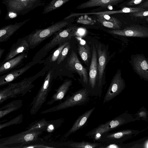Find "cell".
<instances>
[{"instance_id": "1", "label": "cell", "mask_w": 148, "mask_h": 148, "mask_svg": "<svg viewBox=\"0 0 148 148\" xmlns=\"http://www.w3.org/2000/svg\"><path fill=\"white\" fill-rule=\"evenodd\" d=\"M67 20L58 22L45 28L36 29L27 36L26 38L30 48L35 47L46 38L68 25L69 22Z\"/></svg>"}, {"instance_id": "2", "label": "cell", "mask_w": 148, "mask_h": 148, "mask_svg": "<svg viewBox=\"0 0 148 148\" xmlns=\"http://www.w3.org/2000/svg\"><path fill=\"white\" fill-rule=\"evenodd\" d=\"M34 78V77L25 78L19 82L9 84L7 87L1 90L0 102L2 103L10 98L24 95L34 86L32 83Z\"/></svg>"}, {"instance_id": "3", "label": "cell", "mask_w": 148, "mask_h": 148, "mask_svg": "<svg viewBox=\"0 0 148 148\" xmlns=\"http://www.w3.org/2000/svg\"><path fill=\"white\" fill-rule=\"evenodd\" d=\"M90 96L86 88H81L68 97L63 102L53 107L43 111L41 113L56 111L77 106L85 104L89 101Z\"/></svg>"}, {"instance_id": "4", "label": "cell", "mask_w": 148, "mask_h": 148, "mask_svg": "<svg viewBox=\"0 0 148 148\" xmlns=\"http://www.w3.org/2000/svg\"><path fill=\"white\" fill-rule=\"evenodd\" d=\"M54 75V70L50 69L45 76L41 87L31 103L32 107L30 111L31 114H36L45 102L50 90Z\"/></svg>"}, {"instance_id": "5", "label": "cell", "mask_w": 148, "mask_h": 148, "mask_svg": "<svg viewBox=\"0 0 148 148\" xmlns=\"http://www.w3.org/2000/svg\"><path fill=\"white\" fill-rule=\"evenodd\" d=\"M127 115L123 113L101 124L97 127L90 131L86 136L98 140L104 134L109 133L111 130L127 122Z\"/></svg>"}, {"instance_id": "6", "label": "cell", "mask_w": 148, "mask_h": 148, "mask_svg": "<svg viewBox=\"0 0 148 148\" xmlns=\"http://www.w3.org/2000/svg\"><path fill=\"white\" fill-rule=\"evenodd\" d=\"M44 0H3L2 3L7 11H12L19 15L27 14L36 8L43 5Z\"/></svg>"}, {"instance_id": "7", "label": "cell", "mask_w": 148, "mask_h": 148, "mask_svg": "<svg viewBox=\"0 0 148 148\" xmlns=\"http://www.w3.org/2000/svg\"><path fill=\"white\" fill-rule=\"evenodd\" d=\"M108 32L124 37L148 38V26L136 23H132L123 29H112Z\"/></svg>"}, {"instance_id": "8", "label": "cell", "mask_w": 148, "mask_h": 148, "mask_svg": "<svg viewBox=\"0 0 148 148\" xmlns=\"http://www.w3.org/2000/svg\"><path fill=\"white\" fill-rule=\"evenodd\" d=\"M42 132V130H28L11 136L1 139L0 147L7 145L18 143L21 144V146L24 144L36 140L38 136Z\"/></svg>"}, {"instance_id": "9", "label": "cell", "mask_w": 148, "mask_h": 148, "mask_svg": "<svg viewBox=\"0 0 148 148\" xmlns=\"http://www.w3.org/2000/svg\"><path fill=\"white\" fill-rule=\"evenodd\" d=\"M78 28L76 27H70L61 32L56 33L52 39L47 43L40 51V53H46L48 51L58 45L69 42L77 33Z\"/></svg>"}, {"instance_id": "10", "label": "cell", "mask_w": 148, "mask_h": 148, "mask_svg": "<svg viewBox=\"0 0 148 148\" xmlns=\"http://www.w3.org/2000/svg\"><path fill=\"white\" fill-rule=\"evenodd\" d=\"M125 87V81L121 76V70L119 69L112 79L104 97L103 103L112 100L121 92Z\"/></svg>"}, {"instance_id": "11", "label": "cell", "mask_w": 148, "mask_h": 148, "mask_svg": "<svg viewBox=\"0 0 148 148\" xmlns=\"http://www.w3.org/2000/svg\"><path fill=\"white\" fill-rule=\"evenodd\" d=\"M129 62L140 78L148 82V58L143 54H132Z\"/></svg>"}, {"instance_id": "12", "label": "cell", "mask_w": 148, "mask_h": 148, "mask_svg": "<svg viewBox=\"0 0 148 148\" xmlns=\"http://www.w3.org/2000/svg\"><path fill=\"white\" fill-rule=\"evenodd\" d=\"M66 66L69 69L77 72L85 84L88 85V81L87 70L82 65L76 53L73 50L72 51L68 58Z\"/></svg>"}, {"instance_id": "13", "label": "cell", "mask_w": 148, "mask_h": 148, "mask_svg": "<svg viewBox=\"0 0 148 148\" xmlns=\"http://www.w3.org/2000/svg\"><path fill=\"white\" fill-rule=\"evenodd\" d=\"M30 48L26 38H20L14 43L0 64H2L23 52H27Z\"/></svg>"}, {"instance_id": "14", "label": "cell", "mask_w": 148, "mask_h": 148, "mask_svg": "<svg viewBox=\"0 0 148 148\" xmlns=\"http://www.w3.org/2000/svg\"><path fill=\"white\" fill-rule=\"evenodd\" d=\"M27 56V52H23L16 57L0 64L1 75L8 73L19 66Z\"/></svg>"}, {"instance_id": "15", "label": "cell", "mask_w": 148, "mask_h": 148, "mask_svg": "<svg viewBox=\"0 0 148 148\" xmlns=\"http://www.w3.org/2000/svg\"><path fill=\"white\" fill-rule=\"evenodd\" d=\"M31 18L20 22L10 24L2 27L0 29V42L7 41L21 27L28 22Z\"/></svg>"}, {"instance_id": "16", "label": "cell", "mask_w": 148, "mask_h": 148, "mask_svg": "<svg viewBox=\"0 0 148 148\" xmlns=\"http://www.w3.org/2000/svg\"><path fill=\"white\" fill-rule=\"evenodd\" d=\"M34 64L33 62H30L23 68L12 71L1 76L0 77V86H3L14 80L29 69Z\"/></svg>"}, {"instance_id": "17", "label": "cell", "mask_w": 148, "mask_h": 148, "mask_svg": "<svg viewBox=\"0 0 148 148\" xmlns=\"http://www.w3.org/2000/svg\"><path fill=\"white\" fill-rule=\"evenodd\" d=\"M97 21L105 27L113 29H121L127 25H123L117 18L107 14L98 15Z\"/></svg>"}, {"instance_id": "18", "label": "cell", "mask_w": 148, "mask_h": 148, "mask_svg": "<svg viewBox=\"0 0 148 148\" xmlns=\"http://www.w3.org/2000/svg\"><path fill=\"white\" fill-rule=\"evenodd\" d=\"M97 50L98 58V84L101 89L102 78L106 63L107 54L105 49H102L100 45L97 46Z\"/></svg>"}, {"instance_id": "19", "label": "cell", "mask_w": 148, "mask_h": 148, "mask_svg": "<svg viewBox=\"0 0 148 148\" xmlns=\"http://www.w3.org/2000/svg\"><path fill=\"white\" fill-rule=\"evenodd\" d=\"M125 0H88L78 5L76 8L83 9L92 7L100 6L106 7L109 6L116 5Z\"/></svg>"}, {"instance_id": "20", "label": "cell", "mask_w": 148, "mask_h": 148, "mask_svg": "<svg viewBox=\"0 0 148 148\" xmlns=\"http://www.w3.org/2000/svg\"><path fill=\"white\" fill-rule=\"evenodd\" d=\"M95 107L86 111L77 118L71 129L65 134L64 137L67 138L70 135L75 132L77 131L82 127L87 122L91 115L94 111Z\"/></svg>"}, {"instance_id": "21", "label": "cell", "mask_w": 148, "mask_h": 148, "mask_svg": "<svg viewBox=\"0 0 148 148\" xmlns=\"http://www.w3.org/2000/svg\"><path fill=\"white\" fill-rule=\"evenodd\" d=\"M140 8L137 7H122L120 10L116 11H105L101 12H89L86 13H71L69 15L65 18V19H68L70 18L75 16H77L85 15L90 14H107L110 15L115 14H128L138 12L141 11Z\"/></svg>"}, {"instance_id": "22", "label": "cell", "mask_w": 148, "mask_h": 148, "mask_svg": "<svg viewBox=\"0 0 148 148\" xmlns=\"http://www.w3.org/2000/svg\"><path fill=\"white\" fill-rule=\"evenodd\" d=\"M72 82L71 79L65 81L56 90V92L53 95L47 104L50 105L54 102L63 99L72 85Z\"/></svg>"}, {"instance_id": "23", "label": "cell", "mask_w": 148, "mask_h": 148, "mask_svg": "<svg viewBox=\"0 0 148 148\" xmlns=\"http://www.w3.org/2000/svg\"><path fill=\"white\" fill-rule=\"evenodd\" d=\"M61 145V146L71 148H100L103 145L101 143H90L85 141L80 142L68 141Z\"/></svg>"}, {"instance_id": "24", "label": "cell", "mask_w": 148, "mask_h": 148, "mask_svg": "<svg viewBox=\"0 0 148 148\" xmlns=\"http://www.w3.org/2000/svg\"><path fill=\"white\" fill-rule=\"evenodd\" d=\"M22 105V101L18 100L11 101L0 108V118L18 109Z\"/></svg>"}, {"instance_id": "25", "label": "cell", "mask_w": 148, "mask_h": 148, "mask_svg": "<svg viewBox=\"0 0 148 148\" xmlns=\"http://www.w3.org/2000/svg\"><path fill=\"white\" fill-rule=\"evenodd\" d=\"M70 0H51L44 8L43 14H47L56 10Z\"/></svg>"}, {"instance_id": "26", "label": "cell", "mask_w": 148, "mask_h": 148, "mask_svg": "<svg viewBox=\"0 0 148 148\" xmlns=\"http://www.w3.org/2000/svg\"><path fill=\"white\" fill-rule=\"evenodd\" d=\"M78 50L81 58L86 64H87L90 55L89 47L87 44H80L78 45Z\"/></svg>"}, {"instance_id": "27", "label": "cell", "mask_w": 148, "mask_h": 148, "mask_svg": "<svg viewBox=\"0 0 148 148\" xmlns=\"http://www.w3.org/2000/svg\"><path fill=\"white\" fill-rule=\"evenodd\" d=\"M69 42H67L59 45V47L46 59L47 62L51 63L57 60L61 52Z\"/></svg>"}, {"instance_id": "28", "label": "cell", "mask_w": 148, "mask_h": 148, "mask_svg": "<svg viewBox=\"0 0 148 148\" xmlns=\"http://www.w3.org/2000/svg\"><path fill=\"white\" fill-rule=\"evenodd\" d=\"M48 122L45 120L40 121L34 125H32L29 127L28 130H42L45 127L48 126Z\"/></svg>"}, {"instance_id": "29", "label": "cell", "mask_w": 148, "mask_h": 148, "mask_svg": "<svg viewBox=\"0 0 148 148\" xmlns=\"http://www.w3.org/2000/svg\"><path fill=\"white\" fill-rule=\"evenodd\" d=\"M147 0H127L121 4L122 7H134L144 2Z\"/></svg>"}, {"instance_id": "30", "label": "cell", "mask_w": 148, "mask_h": 148, "mask_svg": "<svg viewBox=\"0 0 148 148\" xmlns=\"http://www.w3.org/2000/svg\"><path fill=\"white\" fill-rule=\"evenodd\" d=\"M71 48L70 42L63 49L60 54L57 60L58 64H60L66 57Z\"/></svg>"}, {"instance_id": "31", "label": "cell", "mask_w": 148, "mask_h": 148, "mask_svg": "<svg viewBox=\"0 0 148 148\" xmlns=\"http://www.w3.org/2000/svg\"><path fill=\"white\" fill-rule=\"evenodd\" d=\"M23 115L20 114L13 119L12 120L2 124L0 125V129L12 125L17 124L21 123L22 121Z\"/></svg>"}, {"instance_id": "32", "label": "cell", "mask_w": 148, "mask_h": 148, "mask_svg": "<svg viewBox=\"0 0 148 148\" xmlns=\"http://www.w3.org/2000/svg\"><path fill=\"white\" fill-rule=\"evenodd\" d=\"M129 21L131 23H136L148 26V16L140 17L130 18Z\"/></svg>"}, {"instance_id": "33", "label": "cell", "mask_w": 148, "mask_h": 148, "mask_svg": "<svg viewBox=\"0 0 148 148\" xmlns=\"http://www.w3.org/2000/svg\"><path fill=\"white\" fill-rule=\"evenodd\" d=\"M125 14L128 15V18L147 17L148 16V9L138 12Z\"/></svg>"}, {"instance_id": "34", "label": "cell", "mask_w": 148, "mask_h": 148, "mask_svg": "<svg viewBox=\"0 0 148 148\" xmlns=\"http://www.w3.org/2000/svg\"><path fill=\"white\" fill-rule=\"evenodd\" d=\"M18 14L12 11H7V12L5 19L6 20H10L14 19L17 17Z\"/></svg>"}, {"instance_id": "35", "label": "cell", "mask_w": 148, "mask_h": 148, "mask_svg": "<svg viewBox=\"0 0 148 148\" xmlns=\"http://www.w3.org/2000/svg\"><path fill=\"white\" fill-rule=\"evenodd\" d=\"M134 7H137L144 9H148V0H147L142 3Z\"/></svg>"}, {"instance_id": "36", "label": "cell", "mask_w": 148, "mask_h": 148, "mask_svg": "<svg viewBox=\"0 0 148 148\" xmlns=\"http://www.w3.org/2000/svg\"><path fill=\"white\" fill-rule=\"evenodd\" d=\"M5 51V49H1V48H0V59H1V56L4 52Z\"/></svg>"}]
</instances>
